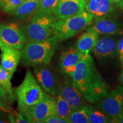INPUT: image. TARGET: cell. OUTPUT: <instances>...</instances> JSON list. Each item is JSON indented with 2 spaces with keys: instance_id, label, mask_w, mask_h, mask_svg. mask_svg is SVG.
I'll return each mask as SVG.
<instances>
[{
  "instance_id": "1",
  "label": "cell",
  "mask_w": 123,
  "mask_h": 123,
  "mask_svg": "<svg viewBox=\"0 0 123 123\" xmlns=\"http://www.w3.org/2000/svg\"><path fill=\"white\" fill-rule=\"evenodd\" d=\"M71 78L74 84L89 102H98L108 93V86L97 71L90 53L82 55Z\"/></svg>"
},
{
  "instance_id": "2",
  "label": "cell",
  "mask_w": 123,
  "mask_h": 123,
  "mask_svg": "<svg viewBox=\"0 0 123 123\" xmlns=\"http://www.w3.org/2000/svg\"><path fill=\"white\" fill-rule=\"evenodd\" d=\"M58 43L54 35L40 42H27L21 50L22 63L28 66L49 64Z\"/></svg>"
},
{
  "instance_id": "3",
  "label": "cell",
  "mask_w": 123,
  "mask_h": 123,
  "mask_svg": "<svg viewBox=\"0 0 123 123\" xmlns=\"http://www.w3.org/2000/svg\"><path fill=\"white\" fill-rule=\"evenodd\" d=\"M46 93L30 70H27L22 83L15 88L18 109L24 114L43 99Z\"/></svg>"
},
{
  "instance_id": "4",
  "label": "cell",
  "mask_w": 123,
  "mask_h": 123,
  "mask_svg": "<svg viewBox=\"0 0 123 123\" xmlns=\"http://www.w3.org/2000/svg\"><path fill=\"white\" fill-rule=\"evenodd\" d=\"M93 20V16L85 10L80 13L55 21L53 35L58 42L74 37L86 29Z\"/></svg>"
},
{
  "instance_id": "5",
  "label": "cell",
  "mask_w": 123,
  "mask_h": 123,
  "mask_svg": "<svg viewBox=\"0 0 123 123\" xmlns=\"http://www.w3.org/2000/svg\"><path fill=\"white\" fill-rule=\"evenodd\" d=\"M54 18L52 15H34L31 21L22 26L27 42H40L54 34Z\"/></svg>"
},
{
  "instance_id": "6",
  "label": "cell",
  "mask_w": 123,
  "mask_h": 123,
  "mask_svg": "<svg viewBox=\"0 0 123 123\" xmlns=\"http://www.w3.org/2000/svg\"><path fill=\"white\" fill-rule=\"evenodd\" d=\"M55 98L46 93L43 99L30 108L24 116L28 123H41L49 117L56 115Z\"/></svg>"
},
{
  "instance_id": "7",
  "label": "cell",
  "mask_w": 123,
  "mask_h": 123,
  "mask_svg": "<svg viewBox=\"0 0 123 123\" xmlns=\"http://www.w3.org/2000/svg\"><path fill=\"white\" fill-rule=\"evenodd\" d=\"M26 42L22 26L17 23L0 24V46H8L21 50Z\"/></svg>"
},
{
  "instance_id": "8",
  "label": "cell",
  "mask_w": 123,
  "mask_h": 123,
  "mask_svg": "<svg viewBox=\"0 0 123 123\" xmlns=\"http://www.w3.org/2000/svg\"><path fill=\"white\" fill-rule=\"evenodd\" d=\"M97 103H99V107L104 113L113 121H116L123 108V87L121 85L117 86Z\"/></svg>"
},
{
  "instance_id": "9",
  "label": "cell",
  "mask_w": 123,
  "mask_h": 123,
  "mask_svg": "<svg viewBox=\"0 0 123 123\" xmlns=\"http://www.w3.org/2000/svg\"><path fill=\"white\" fill-rule=\"evenodd\" d=\"M57 93L70 105L72 111L84 105V97L73 81L66 80L58 86Z\"/></svg>"
},
{
  "instance_id": "10",
  "label": "cell",
  "mask_w": 123,
  "mask_h": 123,
  "mask_svg": "<svg viewBox=\"0 0 123 123\" xmlns=\"http://www.w3.org/2000/svg\"><path fill=\"white\" fill-rule=\"evenodd\" d=\"M34 73L42 89L48 94L55 96L58 92V86L53 71L45 64H39L35 66Z\"/></svg>"
},
{
  "instance_id": "11",
  "label": "cell",
  "mask_w": 123,
  "mask_h": 123,
  "mask_svg": "<svg viewBox=\"0 0 123 123\" xmlns=\"http://www.w3.org/2000/svg\"><path fill=\"white\" fill-rule=\"evenodd\" d=\"M92 52L98 59H111L117 55V42L109 36L99 38Z\"/></svg>"
},
{
  "instance_id": "12",
  "label": "cell",
  "mask_w": 123,
  "mask_h": 123,
  "mask_svg": "<svg viewBox=\"0 0 123 123\" xmlns=\"http://www.w3.org/2000/svg\"><path fill=\"white\" fill-rule=\"evenodd\" d=\"M86 0H61L54 15L58 19L74 16L85 10Z\"/></svg>"
},
{
  "instance_id": "13",
  "label": "cell",
  "mask_w": 123,
  "mask_h": 123,
  "mask_svg": "<svg viewBox=\"0 0 123 123\" xmlns=\"http://www.w3.org/2000/svg\"><path fill=\"white\" fill-rule=\"evenodd\" d=\"M81 54L76 47H71L62 52L59 60L60 67L64 73L71 78L75 66L81 59Z\"/></svg>"
},
{
  "instance_id": "14",
  "label": "cell",
  "mask_w": 123,
  "mask_h": 123,
  "mask_svg": "<svg viewBox=\"0 0 123 123\" xmlns=\"http://www.w3.org/2000/svg\"><path fill=\"white\" fill-rule=\"evenodd\" d=\"M0 50L1 66L13 74L21 58V50L5 45L0 46Z\"/></svg>"
},
{
  "instance_id": "15",
  "label": "cell",
  "mask_w": 123,
  "mask_h": 123,
  "mask_svg": "<svg viewBox=\"0 0 123 123\" xmlns=\"http://www.w3.org/2000/svg\"><path fill=\"white\" fill-rule=\"evenodd\" d=\"M90 27L99 34L105 35H117L121 31L117 22L108 15L95 18Z\"/></svg>"
},
{
  "instance_id": "16",
  "label": "cell",
  "mask_w": 123,
  "mask_h": 123,
  "mask_svg": "<svg viewBox=\"0 0 123 123\" xmlns=\"http://www.w3.org/2000/svg\"><path fill=\"white\" fill-rule=\"evenodd\" d=\"M85 10L95 19L109 15L114 8L109 0H86Z\"/></svg>"
},
{
  "instance_id": "17",
  "label": "cell",
  "mask_w": 123,
  "mask_h": 123,
  "mask_svg": "<svg viewBox=\"0 0 123 123\" xmlns=\"http://www.w3.org/2000/svg\"><path fill=\"white\" fill-rule=\"evenodd\" d=\"M99 38V34L91 27L78 38L76 47L81 54H88L92 49Z\"/></svg>"
},
{
  "instance_id": "18",
  "label": "cell",
  "mask_w": 123,
  "mask_h": 123,
  "mask_svg": "<svg viewBox=\"0 0 123 123\" xmlns=\"http://www.w3.org/2000/svg\"><path fill=\"white\" fill-rule=\"evenodd\" d=\"M39 4L40 0H25L11 13L18 19H26L34 14L39 8Z\"/></svg>"
},
{
  "instance_id": "19",
  "label": "cell",
  "mask_w": 123,
  "mask_h": 123,
  "mask_svg": "<svg viewBox=\"0 0 123 123\" xmlns=\"http://www.w3.org/2000/svg\"><path fill=\"white\" fill-rule=\"evenodd\" d=\"M13 75V74L4 68L0 64V86L5 91L9 103L10 104H13L15 99L11 84V79Z\"/></svg>"
},
{
  "instance_id": "20",
  "label": "cell",
  "mask_w": 123,
  "mask_h": 123,
  "mask_svg": "<svg viewBox=\"0 0 123 123\" xmlns=\"http://www.w3.org/2000/svg\"><path fill=\"white\" fill-rule=\"evenodd\" d=\"M55 96L56 104V113L58 116L67 121V123H70V117L72 112L70 105L58 93Z\"/></svg>"
},
{
  "instance_id": "21",
  "label": "cell",
  "mask_w": 123,
  "mask_h": 123,
  "mask_svg": "<svg viewBox=\"0 0 123 123\" xmlns=\"http://www.w3.org/2000/svg\"><path fill=\"white\" fill-rule=\"evenodd\" d=\"M90 123H112L113 121L103 111L96 110L91 105H87Z\"/></svg>"
},
{
  "instance_id": "22",
  "label": "cell",
  "mask_w": 123,
  "mask_h": 123,
  "mask_svg": "<svg viewBox=\"0 0 123 123\" xmlns=\"http://www.w3.org/2000/svg\"><path fill=\"white\" fill-rule=\"evenodd\" d=\"M61 0H40L39 8L34 15L54 14L55 9Z\"/></svg>"
},
{
  "instance_id": "23",
  "label": "cell",
  "mask_w": 123,
  "mask_h": 123,
  "mask_svg": "<svg viewBox=\"0 0 123 123\" xmlns=\"http://www.w3.org/2000/svg\"><path fill=\"white\" fill-rule=\"evenodd\" d=\"M70 123H90L87 105L72 111L70 117Z\"/></svg>"
},
{
  "instance_id": "24",
  "label": "cell",
  "mask_w": 123,
  "mask_h": 123,
  "mask_svg": "<svg viewBox=\"0 0 123 123\" xmlns=\"http://www.w3.org/2000/svg\"><path fill=\"white\" fill-rule=\"evenodd\" d=\"M25 0H1L0 9L4 13H11Z\"/></svg>"
},
{
  "instance_id": "25",
  "label": "cell",
  "mask_w": 123,
  "mask_h": 123,
  "mask_svg": "<svg viewBox=\"0 0 123 123\" xmlns=\"http://www.w3.org/2000/svg\"><path fill=\"white\" fill-rule=\"evenodd\" d=\"M9 101L5 91L0 86V108L6 112H10Z\"/></svg>"
},
{
  "instance_id": "26",
  "label": "cell",
  "mask_w": 123,
  "mask_h": 123,
  "mask_svg": "<svg viewBox=\"0 0 123 123\" xmlns=\"http://www.w3.org/2000/svg\"><path fill=\"white\" fill-rule=\"evenodd\" d=\"M9 121L10 123H27L28 121L25 119L24 115L21 112H15V114L13 113H9L8 116Z\"/></svg>"
},
{
  "instance_id": "27",
  "label": "cell",
  "mask_w": 123,
  "mask_h": 123,
  "mask_svg": "<svg viewBox=\"0 0 123 123\" xmlns=\"http://www.w3.org/2000/svg\"><path fill=\"white\" fill-rule=\"evenodd\" d=\"M43 123H68L67 121L56 115L49 117L44 121Z\"/></svg>"
},
{
  "instance_id": "28",
  "label": "cell",
  "mask_w": 123,
  "mask_h": 123,
  "mask_svg": "<svg viewBox=\"0 0 123 123\" xmlns=\"http://www.w3.org/2000/svg\"><path fill=\"white\" fill-rule=\"evenodd\" d=\"M117 55L119 57L121 66L123 67V37L117 42Z\"/></svg>"
},
{
  "instance_id": "29",
  "label": "cell",
  "mask_w": 123,
  "mask_h": 123,
  "mask_svg": "<svg viewBox=\"0 0 123 123\" xmlns=\"http://www.w3.org/2000/svg\"><path fill=\"white\" fill-rule=\"evenodd\" d=\"M5 111H4V110H2V109L0 108V119L2 120H6V115Z\"/></svg>"
},
{
  "instance_id": "30",
  "label": "cell",
  "mask_w": 123,
  "mask_h": 123,
  "mask_svg": "<svg viewBox=\"0 0 123 123\" xmlns=\"http://www.w3.org/2000/svg\"><path fill=\"white\" fill-rule=\"evenodd\" d=\"M117 123H123V108L121 110V111L120 113V114L117 118Z\"/></svg>"
},
{
  "instance_id": "31",
  "label": "cell",
  "mask_w": 123,
  "mask_h": 123,
  "mask_svg": "<svg viewBox=\"0 0 123 123\" xmlns=\"http://www.w3.org/2000/svg\"><path fill=\"white\" fill-rule=\"evenodd\" d=\"M119 81L120 83L121 86L123 87V67L122 71H121V74L120 75V77H119Z\"/></svg>"
},
{
  "instance_id": "32",
  "label": "cell",
  "mask_w": 123,
  "mask_h": 123,
  "mask_svg": "<svg viewBox=\"0 0 123 123\" xmlns=\"http://www.w3.org/2000/svg\"><path fill=\"white\" fill-rule=\"evenodd\" d=\"M117 5V6L119 7V8H120L123 11V0H121V1Z\"/></svg>"
},
{
  "instance_id": "33",
  "label": "cell",
  "mask_w": 123,
  "mask_h": 123,
  "mask_svg": "<svg viewBox=\"0 0 123 123\" xmlns=\"http://www.w3.org/2000/svg\"><path fill=\"white\" fill-rule=\"evenodd\" d=\"M112 4H117L121 0H109Z\"/></svg>"
},
{
  "instance_id": "34",
  "label": "cell",
  "mask_w": 123,
  "mask_h": 123,
  "mask_svg": "<svg viewBox=\"0 0 123 123\" xmlns=\"http://www.w3.org/2000/svg\"><path fill=\"white\" fill-rule=\"evenodd\" d=\"M7 120H2V119H0V123H7Z\"/></svg>"
},
{
  "instance_id": "35",
  "label": "cell",
  "mask_w": 123,
  "mask_h": 123,
  "mask_svg": "<svg viewBox=\"0 0 123 123\" xmlns=\"http://www.w3.org/2000/svg\"><path fill=\"white\" fill-rule=\"evenodd\" d=\"M0 1H1V0H0Z\"/></svg>"
}]
</instances>
